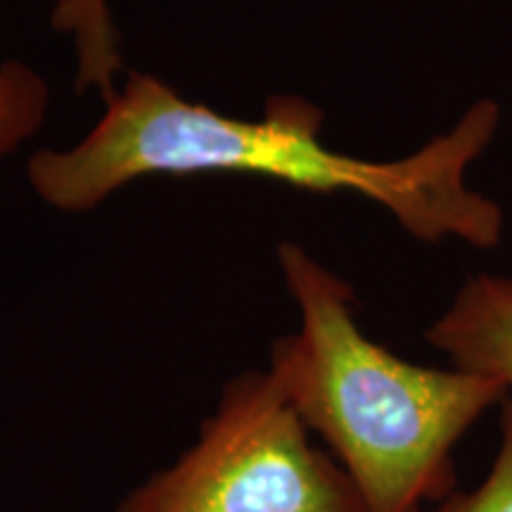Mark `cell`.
Masks as SVG:
<instances>
[{"label": "cell", "instance_id": "obj_1", "mask_svg": "<svg viewBox=\"0 0 512 512\" xmlns=\"http://www.w3.org/2000/svg\"><path fill=\"white\" fill-rule=\"evenodd\" d=\"M498 126L501 107L484 98L413 155L368 162L325 145L323 112L297 95L268 98L261 119H233L155 76L128 72L93 131L72 150L36 152L27 176L50 207L86 211L143 176L252 174L311 192H356L415 240L491 249L503 238V209L467 185V171Z\"/></svg>", "mask_w": 512, "mask_h": 512}, {"label": "cell", "instance_id": "obj_2", "mask_svg": "<svg viewBox=\"0 0 512 512\" xmlns=\"http://www.w3.org/2000/svg\"><path fill=\"white\" fill-rule=\"evenodd\" d=\"M302 325L275 339L271 373L309 430L332 448L366 512H422L456 491L453 451L501 382L415 366L358 328L354 290L294 242L278 247Z\"/></svg>", "mask_w": 512, "mask_h": 512}, {"label": "cell", "instance_id": "obj_3", "mask_svg": "<svg viewBox=\"0 0 512 512\" xmlns=\"http://www.w3.org/2000/svg\"><path fill=\"white\" fill-rule=\"evenodd\" d=\"M119 512H366L344 467L309 439L271 373L230 380L197 444Z\"/></svg>", "mask_w": 512, "mask_h": 512}, {"label": "cell", "instance_id": "obj_4", "mask_svg": "<svg viewBox=\"0 0 512 512\" xmlns=\"http://www.w3.org/2000/svg\"><path fill=\"white\" fill-rule=\"evenodd\" d=\"M425 337L453 368L501 382L512 399V278L470 275Z\"/></svg>", "mask_w": 512, "mask_h": 512}, {"label": "cell", "instance_id": "obj_5", "mask_svg": "<svg viewBox=\"0 0 512 512\" xmlns=\"http://www.w3.org/2000/svg\"><path fill=\"white\" fill-rule=\"evenodd\" d=\"M50 22L55 31L74 38L79 69L76 91H100L107 100L117 91L121 72L119 38L107 0H53Z\"/></svg>", "mask_w": 512, "mask_h": 512}, {"label": "cell", "instance_id": "obj_6", "mask_svg": "<svg viewBox=\"0 0 512 512\" xmlns=\"http://www.w3.org/2000/svg\"><path fill=\"white\" fill-rule=\"evenodd\" d=\"M46 81L22 62L0 64V159L29 140L46 119Z\"/></svg>", "mask_w": 512, "mask_h": 512}, {"label": "cell", "instance_id": "obj_7", "mask_svg": "<svg viewBox=\"0 0 512 512\" xmlns=\"http://www.w3.org/2000/svg\"><path fill=\"white\" fill-rule=\"evenodd\" d=\"M432 512H512V399L503 401L501 448L477 489L453 491Z\"/></svg>", "mask_w": 512, "mask_h": 512}]
</instances>
